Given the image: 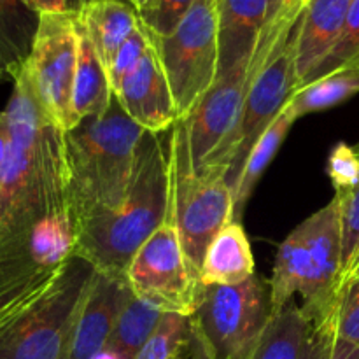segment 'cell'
<instances>
[{
    "label": "cell",
    "mask_w": 359,
    "mask_h": 359,
    "mask_svg": "<svg viewBox=\"0 0 359 359\" xmlns=\"http://www.w3.org/2000/svg\"><path fill=\"white\" fill-rule=\"evenodd\" d=\"M6 107L9 151L0 170V242L42 216L70 209L63 130L42 111L25 65Z\"/></svg>",
    "instance_id": "obj_1"
},
{
    "label": "cell",
    "mask_w": 359,
    "mask_h": 359,
    "mask_svg": "<svg viewBox=\"0 0 359 359\" xmlns=\"http://www.w3.org/2000/svg\"><path fill=\"white\" fill-rule=\"evenodd\" d=\"M144 133L116 95L104 114L83 119L63 132L69 202L77 228L125 202Z\"/></svg>",
    "instance_id": "obj_2"
},
{
    "label": "cell",
    "mask_w": 359,
    "mask_h": 359,
    "mask_svg": "<svg viewBox=\"0 0 359 359\" xmlns=\"http://www.w3.org/2000/svg\"><path fill=\"white\" fill-rule=\"evenodd\" d=\"M167 132L144 133L125 202L77 228L76 256L98 272L126 277L135 252L167 217L170 203Z\"/></svg>",
    "instance_id": "obj_3"
},
{
    "label": "cell",
    "mask_w": 359,
    "mask_h": 359,
    "mask_svg": "<svg viewBox=\"0 0 359 359\" xmlns=\"http://www.w3.org/2000/svg\"><path fill=\"white\" fill-rule=\"evenodd\" d=\"M273 316L294 294L311 321L333 318L342 290V216L333 196L323 209L302 221L279 245L272 279Z\"/></svg>",
    "instance_id": "obj_4"
},
{
    "label": "cell",
    "mask_w": 359,
    "mask_h": 359,
    "mask_svg": "<svg viewBox=\"0 0 359 359\" xmlns=\"http://www.w3.org/2000/svg\"><path fill=\"white\" fill-rule=\"evenodd\" d=\"M93 273L91 263L72 256L44 290L0 316V359H69Z\"/></svg>",
    "instance_id": "obj_5"
},
{
    "label": "cell",
    "mask_w": 359,
    "mask_h": 359,
    "mask_svg": "<svg viewBox=\"0 0 359 359\" xmlns=\"http://www.w3.org/2000/svg\"><path fill=\"white\" fill-rule=\"evenodd\" d=\"M170 167V209L186 256L200 272L212 238L233 223V193L224 168L196 170L186 119L167 132Z\"/></svg>",
    "instance_id": "obj_6"
},
{
    "label": "cell",
    "mask_w": 359,
    "mask_h": 359,
    "mask_svg": "<svg viewBox=\"0 0 359 359\" xmlns=\"http://www.w3.org/2000/svg\"><path fill=\"white\" fill-rule=\"evenodd\" d=\"M297 20L298 16H287L286 13L277 14L273 20H270L252 58L233 67L223 77H217L212 88L195 105L191 114L184 118L196 170L224 168L228 172L245 97L256 70L265 56L272 51L280 32Z\"/></svg>",
    "instance_id": "obj_7"
},
{
    "label": "cell",
    "mask_w": 359,
    "mask_h": 359,
    "mask_svg": "<svg viewBox=\"0 0 359 359\" xmlns=\"http://www.w3.org/2000/svg\"><path fill=\"white\" fill-rule=\"evenodd\" d=\"M191 319L210 359H251L273 319L270 280L203 286Z\"/></svg>",
    "instance_id": "obj_8"
},
{
    "label": "cell",
    "mask_w": 359,
    "mask_h": 359,
    "mask_svg": "<svg viewBox=\"0 0 359 359\" xmlns=\"http://www.w3.org/2000/svg\"><path fill=\"white\" fill-rule=\"evenodd\" d=\"M77 248L72 210L42 216L0 242V316L44 290Z\"/></svg>",
    "instance_id": "obj_9"
},
{
    "label": "cell",
    "mask_w": 359,
    "mask_h": 359,
    "mask_svg": "<svg viewBox=\"0 0 359 359\" xmlns=\"http://www.w3.org/2000/svg\"><path fill=\"white\" fill-rule=\"evenodd\" d=\"M217 4L219 0H196L170 34H149L181 118L191 114L217 79Z\"/></svg>",
    "instance_id": "obj_10"
},
{
    "label": "cell",
    "mask_w": 359,
    "mask_h": 359,
    "mask_svg": "<svg viewBox=\"0 0 359 359\" xmlns=\"http://www.w3.org/2000/svg\"><path fill=\"white\" fill-rule=\"evenodd\" d=\"M126 280L135 297L161 312L191 316L198 307L203 284L182 248L170 203L161 226L130 262Z\"/></svg>",
    "instance_id": "obj_11"
},
{
    "label": "cell",
    "mask_w": 359,
    "mask_h": 359,
    "mask_svg": "<svg viewBox=\"0 0 359 359\" xmlns=\"http://www.w3.org/2000/svg\"><path fill=\"white\" fill-rule=\"evenodd\" d=\"M77 42L76 14H41L30 55L25 62L42 111L63 132L76 126L72 97Z\"/></svg>",
    "instance_id": "obj_12"
},
{
    "label": "cell",
    "mask_w": 359,
    "mask_h": 359,
    "mask_svg": "<svg viewBox=\"0 0 359 359\" xmlns=\"http://www.w3.org/2000/svg\"><path fill=\"white\" fill-rule=\"evenodd\" d=\"M297 21L280 32L272 51L265 56L262 65L256 70L255 79L248 91L244 111L235 135L230 167L226 172V184L230 186L231 191L255 144L276 121L277 116L286 107L291 95L297 91V74H294Z\"/></svg>",
    "instance_id": "obj_13"
},
{
    "label": "cell",
    "mask_w": 359,
    "mask_h": 359,
    "mask_svg": "<svg viewBox=\"0 0 359 359\" xmlns=\"http://www.w3.org/2000/svg\"><path fill=\"white\" fill-rule=\"evenodd\" d=\"M130 297L126 277L95 270L74 326L69 359H91L105 349Z\"/></svg>",
    "instance_id": "obj_14"
},
{
    "label": "cell",
    "mask_w": 359,
    "mask_h": 359,
    "mask_svg": "<svg viewBox=\"0 0 359 359\" xmlns=\"http://www.w3.org/2000/svg\"><path fill=\"white\" fill-rule=\"evenodd\" d=\"M114 95L126 114L149 133L167 132L181 119L153 42Z\"/></svg>",
    "instance_id": "obj_15"
},
{
    "label": "cell",
    "mask_w": 359,
    "mask_h": 359,
    "mask_svg": "<svg viewBox=\"0 0 359 359\" xmlns=\"http://www.w3.org/2000/svg\"><path fill=\"white\" fill-rule=\"evenodd\" d=\"M353 0H311L294 27L297 90L307 84L342 34Z\"/></svg>",
    "instance_id": "obj_16"
},
{
    "label": "cell",
    "mask_w": 359,
    "mask_h": 359,
    "mask_svg": "<svg viewBox=\"0 0 359 359\" xmlns=\"http://www.w3.org/2000/svg\"><path fill=\"white\" fill-rule=\"evenodd\" d=\"M270 18V0H219L217 4V42L223 77L233 67L249 62L255 55Z\"/></svg>",
    "instance_id": "obj_17"
},
{
    "label": "cell",
    "mask_w": 359,
    "mask_h": 359,
    "mask_svg": "<svg viewBox=\"0 0 359 359\" xmlns=\"http://www.w3.org/2000/svg\"><path fill=\"white\" fill-rule=\"evenodd\" d=\"M255 276V256L241 223H228L207 248L200 280L203 286H237Z\"/></svg>",
    "instance_id": "obj_18"
},
{
    "label": "cell",
    "mask_w": 359,
    "mask_h": 359,
    "mask_svg": "<svg viewBox=\"0 0 359 359\" xmlns=\"http://www.w3.org/2000/svg\"><path fill=\"white\" fill-rule=\"evenodd\" d=\"M77 18L107 70L123 42L140 27L135 6L125 0H93L77 13Z\"/></svg>",
    "instance_id": "obj_19"
},
{
    "label": "cell",
    "mask_w": 359,
    "mask_h": 359,
    "mask_svg": "<svg viewBox=\"0 0 359 359\" xmlns=\"http://www.w3.org/2000/svg\"><path fill=\"white\" fill-rule=\"evenodd\" d=\"M77 37H79V42H77V67L72 97L76 126L83 119L104 114L114 97L111 83H109L107 69L95 51L93 42L79 18H77Z\"/></svg>",
    "instance_id": "obj_20"
},
{
    "label": "cell",
    "mask_w": 359,
    "mask_h": 359,
    "mask_svg": "<svg viewBox=\"0 0 359 359\" xmlns=\"http://www.w3.org/2000/svg\"><path fill=\"white\" fill-rule=\"evenodd\" d=\"M135 359H210L191 316L163 312Z\"/></svg>",
    "instance_id": "obj_21"
},
{
    "label": "cell",
    "mask_w": 359,
    "mask_h": 359,
    "mask_svg": "<svg viewBox=\"0 0 359 359\" xmlns=\"http://www.w3.org/2000/svg\"><path fill=\"white\" fill-rule=\"evenodd\" d=\"M294 121H297V119H294L293 116H291V112L284 107L283 112L276 118V121L266 128V132L259 137L258 142H256L255 147L251 149V154H249L248 160H245L244 168H242L241 175H238L237 179V184H235L233 191H231L233 193L235 223H241L245 203L251 198L252 191H255L256 184H258L263 172L266 170L270 161L273 160V156H276L277 151H279V147L283 146V142L286 140L287 133H290Z\"/></svg>",
    "instance_id": "obj_22"
},
{
    "label": "cell",
    "mask_w": 359,
    "mask_h": 359,
    "mask_svg": "<svg viewBox=\"0 0 359 359\" xmlns=\"http://www.w3.org/2000/svg\"><path fill=\"white\" fill-rule=\"evenodd\" d=\"M359 93V62L339 69L330 76L305 84L294 91L286 109L294 119L312 112L328 111Z\"/></svg>",
    "instance_id": "obj_23"
},
{
    "label": "cell",
    "mask_w": 359,
    "mask_h": 359,
    "mask_svg": "<svg viewBox=\"0 0 359 359\" xmlns=\"http://www.w3.org/2000/svg\"><path fill=\"white\" fill-rule=\"evenodd\" d=\"M37 27L39 14L25 0H0V60L11 79L27 62Z\"/></svg>",
    "instance_id": "obj_24"
},
{
    "label": "cell",
    "mask_w": 359,
    "mask_h": 359,
    "mask_svg": "<svg viewBox=\"0 0 359 359\" xmlns=\"http://www.w3.org/2000/svg\"><path fill=\"white\" fill-rule=\"evenodd\" d=\"M311 323L302 305L291 300L273 316L251 359H300Z\"/></svg>",
    "instance_id": "obj_25"
},
{
    "label": "cell",
    "mask_w": 359,
    "mask_h": 359,
    "mask_svg": "<svg viewBox=\"0 0 359 359\" xmlns=\"http://www.w3.org/2000/svg\"><path fill=\"white\" fill-rule=\"evenodd\" d=\"M161 316L163 312L151 307L132 293L123 311L119 312V318L105 347L121 354L125 359H135L137 353L156 330Z\"/></svg>",
    "instance_id": "obj_26"
},
{
    "label": "cell",
    "mask_w": 359,
    "mask_h": 359,
    "mask_svg": "<svg viewBox=\"0 0 359 359\" xmlns=\"http://www.w3.org/2000/svg\"><path fill=\"white\" fill-rule=\"evenodd\" d=\"M356 62H359V0H353L349 13H347L346 23H344L342 34H340L335 48L326 56L325 62L318 67V70L312 74L307 84L330 76V74L337 72L339 69H344V67Z\"/></svg>",
    "instance_id": "obj_27"
},
{
    "label": "cell",
    "mask_w": 359,
    "mask_h": 359,
    "mask_svg": "<svg viewBox=\"0 0 359 359\" xmlns=\"http://www.w3.org/2000/svg\"><path fill=\"white\" fill-rule=\"evenodd\" d=\"M196 0H139L137 13L147 34L163 37L170 34Z\"/></svg>",
    "instance_id": "obj_28"
},
{
    "label": "cell",
    "mask_w": 359,
    "mask_h": 359,
    "mask_svg": "<svg viewBox=\"0 0 359 359\" xmlns=\"http://www.w3.org/2000/svg\"><path fill=\"white\" fill-rule=\"evenodd\" d=\"M342 216V290L359 258V184L351 191L335 195ZM340 290V293H342Z\"/></svg>",
    "instance_id": "obj_29"
},
{
    "label": "cell",
    "mask_w": 359,
    "mask_h": 359,
    "mask_svg": "<svg viewBox=\"0 0 359 359\" xmlns=\"http://www.w3.org/2000/svg\"><path fill=\"white\" fill-rule=\"evenodd\" d=\"M149 34H147L146 28H144L142 25L123 42V46L118 49V53H116L114 60H112L111 67H109L107 70L112 93H114V91L121 86L123 81L137 69L140 60L144 58V55H146L147 49H149Z\"/></svg>",
    "instance_id": "obj_30"
},
{
    "label": "cell",
    "mask_w": 359,
    "mask_h": 359,
    "mask_svg": "<svg viewBox=\"0 0 359 359\" xmlns=\"http://www.w3.org/2000/svg\"><path fill=\"white\" fill-rule=\"evenodd\" d=\"M326 172L332 179L335 195H342L356 188L359 184V156L354 146L346 142L337 144L330 153Z\"/></svg>",
    "instance_id": "obj_31"
},
{
    "label": "cell",
    "mask_w": 359,
    "mask_h": 359,
    "mask_svg": "<svg viewBox=\"0 0 359 359\" xmlns=\"http://www.w3.org/2000/svg\"><path fill=\"white\" fill-rule=\"evenodd\" d=\"M335 335L359 347V277L342 290L335 312Z\"/></svg>",
    "instance_id": "obj_32"
},
{
    "label": "cell",
    "mask_w": 359,
    "mask_h": 359,
    "mask_svg": "<svg viewBox=\"0 0 359 359\" xmlns=\"http://www.w3.org/2000/svg\"><path fill=\"white\" fill-rule=\"evenodd\" d=\"M335 337V316L323 321H312L300 359H330Z\"/></svg>",
    "instance_id": "obj_33"
},
{
    "label": "cell",
    "mask_w": 359,
    "mask_h": 359,
    "mask_svg": "<svg viewBox=\"0 0 359 359\" xmlns=\"http://www.w3.org/2000/svg\"><path fill=\"white\" fill-rule=\"evenodd\" d=\"M28 9L35 14H55V13H70L69 0H25Z\"/></svg>",
    "instance_id": "obj_34"
},
{
    "label": "cell",
    "mask_w": 359,
    "mask_h": 359,
    "mask_svg": "<svg viewBox=\"0 0 359 359\" xmlns=\"http://www.w3.org/2000/svg\"><path fill=\"white\" fill-rule=\"evenodd\" d=\"M330 359H359V347L335 337Z\"/></svg>",
    "instance_id": "obj_35"
},
{
    "label": "cell",
    "mask_w": 359,
    "mask_h": 359,
    "mask_svg": "<svg viewBox=\"0 0 359 359\" xmlns=\"http://www.w3.org/2000/svg\"><path fill=\"white\" fill-rule=\"evenodd\" d=\"M9 121H7L6 111H0V170H2L4 163H6L7 151H9Z\"/></svg>",
    "instance_id": "obj_36"
},
{
    "label": "cell",
    "mask_w": 359,
    "mask_h": 359,
    "mask_svg": "<svg viewBox=\"0 0 359 359\" xmlns=\"http://www.w3.org/2000/svg\"><path fill=\"white\" fill-rule=\"evenodd\" d=\"M311 2V0H284L283 9L293 11V13H304L305 6Z\"/></svg>",
    "instance_id": "obj_37"
},
{
    "label": "cell",
    "mask_w": 359,
    "mask_h": 359,
    "mask_svg": "<svg viewBox=\"0 0 359 359\" xmlns=\"http://www.w3.org/2000/svg\"><path fill=\"white\" fill-rule=\"evenodd\" d=\"M90 2H93V0H69V11L70 13L77 14L81 13V11H83Z\"/></svg>",
    "instance_id": "obj_38"
},
{
    "label": "cell",
    "mask_w": 359,
    "mask_h": 359,
    "mask_svg": "<svg viewBox=\"0 0 359 359\" xmlns=\"http://www.w3.org/2000/svg\"><path fill=\"white\" fill-rule=\"evenodd\" d=\"M91 359H125V358H123L121 354L114 353L112 349H107V347H105V349H102L97 356H93Z\"/></svg>",
    "instance_id": "obj_39"
},
{
    "label": "cell",
    "mask_w": 359,
    "mask_h": 359,
    "mask_svg": "<svg viewBox=\"0 0 359 359\" xmlns=\"http://www.w3.org/2000/svg\"><path fill=\"white\" fill-rule=\"evenodd\" d=\"M284 6V0H270V18L269 21L272 20V18H276L277 14H279V11L283 9Z\"/></svg>",
    "instance_id": "obj_40"
},
{
    "label": "cell",
    "mask_w": 359,
    "mask_h": 359,
    "mask_svg": "<svg viewBox=\"0 0 359 359\" xmlns=\"http://www.w3.org/2000/svg\"><path fill=\"white\" fill-rule=\"evenodd\" d=\"M358 277H359V258H358L356 265H354L353 272H351V273H349V277H347L346 284H347V283H349V280H353V279H358ZM346 284H344V287H346Z\"/></svg>",
    "instance_id": "obj_41"
},
{
    "label": "cell",
    "mask_w": 359,
    "mask_h": 359,
    "mask_svg": "<svg viewBox=\"0 0 359 359\" xmlns=\"http://www.w3.org/2000/svg\"><path fill=\"white\" fill-rule=\"evenodd\" d=\"M7 77H11V74H9V70L6 69V65L2 63V60H0V81L7 79Z\"/></svg>",
    "instance_id": "obj_42"
},
{
    "label": "cell",
    "mask_w": 359,
    "mask_h": 359,
    "mask_svg": "<svg viewBox=\"0 0 359 359\" xmlns=\"http://www.w3.org/2000/svg\"><path fill=\"white\" fill-rule=\"evenodd\" d=\"M125 2L132 4V6H135V7H137V4H139V0H125Z\"/></svg>",
    "instance_id": "obj_43"
},
{
    "label": "cell",
    "mask_w": 359,
    "mask_h": 359,
    "mask_svg": "<svg viewBox=\"0 0 359 359\" xmlns=\"http://www.w3.org/2000/svg\"><path fill=\"white\" fill-rule=\"evenodd\" d=\"M354 151H356L358 156H359V144H356V146H354Z\"/></svg>",
    "instance_id": "obj_44"
}]
</instances>
